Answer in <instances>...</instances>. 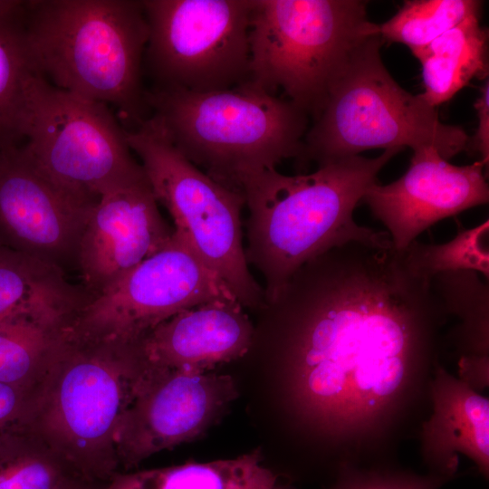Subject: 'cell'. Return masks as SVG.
I'll return each instance as SVG.
<instances>
[{
	"label": "cell",
	"instance_id": "cell-1",
	"mask_svg": "<svg viewBox=\"0 0 489 489\" xmlns=\"http://www.w3.org/2000/svg\"><path fill=\"white\" fill-rule=\"evenodd\" d=\"M258 311L271 325L286 412L337 471L388 465L417 436L448 316L392 244L334 247Z\"/></svg>",
	"mask_w": 489,
	"mask_h": 489
},
{
	"label": "cell",
	"instance_id": "cell-2",
	"mask_svg": "<svg viewBox=\"0 0 489 489\" xmlns=\"http://www.w3.org/2000/svg\"><path fill=\"white\" fill-rule=\"evenodd\" d=\"M400 150L388 149L373 158L347 157L310 174L269 169L243 182L248 210L245 258L263 278L264 302L274 298L301 266L334 247L350 242L392 244L387 232L358 225L353 211Z\"/></svg>",
	"mask_w": 489,
	"mask_h": 489
},
{
	"label": "cell",
	"instance_id": "cell-3",
	"mask_svg": "<svg viewBox=\"0 0 489 489\" xmlns=\"http://www.w3.org/2000/svg\"><path fill=\"white\" fill-rule=\"evenodd\" d=\"M145 368L139 341L88 336L67 326L24 427L80 479L103 485L119 472L116 433Z\"/></svg>",
	"mask_w": 489,
	"mask_h": 489
},
{
	"label": "cell",
	"instance_id": "cell-4",
	"mask_svg": "<svg viewBox=\"0 0 489 489\" xmlns=\"http://www.w3.org/2000/svg\"><path fill=\"white\" fill-rule=\"evenodd\" d=\"M148 39L142 0L26 1L34 72L61 90L112 106L126 130L149 116L142 82Z\"/></svg>",
	"mask_w": 489,
	"mask_h": 489
},
{
	"label": "cell",
	"instance_id": "cell-5",
	"mask_svg": "<svg viewBox=\"0 0 489 489\" xmlns=\"http://www.w3.org/2000/svg\"><path fill=\"white\" fill-rule=\"evenodd\" d=\"M146 101L149 118L177 150L241 194L249 177L302 158L309 116L248 81L210 92L149 89Z\"/></svg>",
	"mask_w": 489,
	"mask_h": 489
},
{
	"label": "cell",
	"instance_id": "cell-6",
	"mask_svg": "<svg viewBox=\"0 0 489 489\" xmlns=\"http://www.w3.org/2000/svg\"><path fill=\"white\" fill-rule=\"evenodd\" d=\"M361 0H253L248 82L316 119L358 52L379 35Z\"/></svg>",
	"mask_w": 489,
	"mask_h": 489
},
{
	"label": "cell",
	"instance_id": "cell-7",
	"mask_svg": "<svg viewBox=\"0 0 489 489\" xmlns=\"http://www.w3.org/2000/svg\"><path fill=\"white\" fill-rule=\"evenodd\" d=\"M384 41L370 39L331 88L303 139L302 159L322 166L373 149L432 147L449 160L469 149L458 126L442 122L437 109L404 90L381 57Z\"/></svg>",
	"mask_w": 489,
	"mask_h": 489
},
{
	"label": "cell",
	"instance_id": "cell-8",
	"mask_svg": "<svg viewBox=\"0 0 489 489\" xmlns=\"http://www.w3.org/2000/svg\"><path fill=\"white\" fill-rule=\"evenodd\" d=\"M23 133L22 149L32 163L84 203L95 205L105 193L146 177L110 107L35 73L28 84Z\"/></svg>",
	"mask_w": 489,
	"mask_h": 489
},
{
	"label": "cell",
	"instance_id": "cell-9",
	"mask_svg": "<svg viewBox=\"0 0 489 489\" xmlns=\"http://www.w3.org/2000/svg\"><path fill=\"white\" fill-rule=\"evenodd\" d=\"M158 203L170 214L197 254L245 308L258 311L264 294L247 264L241 193L214 180L187 159L150 118L126 130Z\"/></svg>",
	"mask_w": 489,
	"mask_h": 489
},
{
	"label": "cell",
	"instance_id": "cell-10",
	"mask_svg": "<svg viewBox=\"0 0 489 489\" xmlns=\"http://www.w3.org/2000/svg\"><path fill=\"white\" fill-rule=\"evenodd\" d=\"M151 89L210 92L248 81L253 0H142Z\"/></svg>",
	"mask_w": 489,
	"mask_h": 489
},
{
	"label": "cell",
	"instance_id": "cell-11",
	"mask_svg": "<svg viewBox=\"0 0 489 489\" xmlns=\"http://www.w3.org/2000/svg\"><path fill=\"white\" fill-rule=\"evenodd\" d=\"M234 297L174 228L168 244L94 297L69 327L93 337L139 341L158 324L198 304Z\"/></svg>",
	"mask_w": 489,
	"mask_h": 489
},
{
	"label": "cell",
	"instance_id": "cell-12",
	"mask_svg": "<svg viewBox=\"0 0 489 489\" xmlns=\"http://www.w3.org/2000/svg\"><path fill=\"white\" fill-rule=\"evenodd\" d=\"M237 396L230 375L147 365L116 433L120 465L136 467L155 453L201 436Z\"/></svg>",
	"mask_w": 489,
	"mask_h": 489
},
{
	"label": "cell",
	"instance_id": "cell-13",
	"mask_svg": "<svg viewBox=\"0 0 489 489\" xmlns=\"http://www.w3.org/2000/svg\"><path fill=\"white\" fill-rule=\"evenodd\" d=\"M94 206L56 186L22 147L0 150V245L63 271L77 266L80 243Z\"/></svg>",
	"mask_w": 489,
	"mask_h": 489
},
{
	"label": "cell",
	"instance_id": "cell-14",
	"mask_svg": "<svg viewBox=\"0 0 489 489\" xmlns=\"http://www.w3.org/2000/svg\"><path fill=\"white\" fill-rule=\"evenodd\" d=\"M484 166L476 161L455 166L432 147L413 150L407 172L388 185L378 183L364 200L401 251L435 223L488 203Z\"/></svg>",
	"mask_w": 489,
	"mask_h": 489
},
{
	"label": "cell",
	"instance_id": "cell-15",
	"mask_svg": "<svg viewBox=\"0 0 489 489\" xmlns=\"http://www.w3.org/2000/svg\"><path fill=\"white\" fill-rule=\"evenodd\" d=\"M147 176L102 195L78 253L82 286L93 298L163 248L174 229L164 220Z\"/></svg>",
	"mask_w": 489,
	"mask_h": 489
},
{
	"label": "cell",
	"instance_id": "cell-16",
	"mask_svg": "<svg viewBox=\"0 0 489 489\" xmlns=\"http://www.w3.org/2000/svg\"><path fill=\"white\" fill-rule=\"evenodd\" d=\"M234 297L212 300L185 310L139 340L146 364L158 369L208 372L246 355L254 325Z\"/></svg>",
	"mask_w": 489,
	"mask_h": 489
},
{
	"label": "cell",
	"instance_id": "cell-17",
	"mask_svg": "<svg viewBox=\"0 0 489 489\" xmlns=\"http://www.w3.org/2000/svg\"><path fill=\"white\" fill-rule=\"evenodd\" d=\"M431 410L417 436L429 473L446 479L458 466V454L468 456L489 475V400L449 373L439 360L429 388Z\"/></svg>",
	"mask_w": 489,
	"mask_h": 489
},
{
	"label": "cell",
	"instance_id": "cell-18",
	"mask_svg": "<svg viewBox=\"0 0 489 489\" xmlns=\"http://www.w3.org/2000/svg\"><path fill=\"white\" fill-rule=\"evenodd\" d=\"M92 299L59 266L0 245V320L28 315L71 324Z\"/></svg>",
	"mask_w": 489,
	"mask_h": 489
},
{
	"label": "cell",
	"instance_id": "cell-19",
	"mask_svg": "<svg viewBox=\"0 0 489 489\" xmlns=\"http://www.w3.org/2000/svg\"><path fill=\"white\" fill-rule=\"evenodd\" d=\"M263 460L257 448L233 459L118 472L98 489H294Z\"/></svg>",
	"mask_w": 489,
	"mask_h": 489
},
{
	"label": "cell",
	"instance_id": "cell-20",
	"mask_svg": "<svg viewBox=\"0 0 489 489\" xmlns=\"http://www.w3.org/2000/svg\"><path fill=\"white\" fill-rule=\"evenodd\" d=\"M480 13L469 15L438 38L412 54L422 68V98L437 108L473 78L488 75L487 32Z\"/></svg>",
	"mask_w": 489,
	"mask_h": 489
},
{
	"label": "cell",
	"instance_id": "cell-21",
	"mask_svg": "<svg viewBox=\"0 0 489 489\" xmlns=\"http://www.w3.org/2000/svg\"><path fill=\"white\" fill-rule=\"evenodd\" d=\"M25 24L26 1L0 0V150L24 139L28 84L34 74Z\"/></svg>",
	"mask_w": 489,
	"mask_h": 489
},
{
	"label": "cell",
	"instance_id": "cell-22",
	"mask_svg": "<svg viewBox=\"0 0 489 489\" xmlns=\"http://www.w3.org/2000/svg\"><path fill=\"white\" fill-rule=\"evenodd\" d=\"M67 326L28 315L0 320V382L38 388Z\"/></svg>",
	"mask_w": 489,
	"mask_h": 489
},
{
	"label": "cell",
	"instance_id": "cell-23",
	"mask_svg": "<svg viewBox=\"0 0 489 489\" xmlns=\"http://www.w3.org/2000/svg\"><path fill=\"white\" fill-rule=\"evenodd\" d=\"M431 285L447 316L459 324L449 333L458 359H489V288L478 273L460 271L434 277Z\"/></svg>",
	"mask_w": 489,
	"mask_h": 489
},
{
	"label": "cell",
	"instance_id": "cell-24",
	"mask_svg": "<svg viewBox=\"0 0 489 489\" xmlns=\"http://www.w3.org/2000/svg\"><path fill=\"white\" fill-rule=\"evenodd\" d=\"M90 484L24 426L0 438V489H75Z\"/></svg>",
	"mask_w": 489,
	"mask_h": 489
},
{
	"label": "cell",
	"instance_id": "cell-25",
	"mask_svg": "<svg viewBox=\"0 0 489 489\" xmlns=\"http://www.w3.org/2000/svg\"><path fill=\"white\" fill-rule=\"evenodd\" d=\"M476 0H410L390 19L379 24L384 42L399 43L415 53L460 24L480 13Z\"/></svg>",
	"mask_w": 489,
	"mask_h": 489
},
{
	"label": "cell",
	"instance_id": "cell-26",
	"mask_svg": "<svg viewBox=\"0 0 489 489\" xmlns=\"http://www.w3.org/2000/svg\"><path fill=\"white\" fill-rule=\"evenodd\" d=\"M489 222L461 229L450 241L427 244L413 241L399 251L409 271L424 280L442 273L471 271L489 278Z\"/></svg>",
	"mask_w": 489,
	"mask_h": 489
},
{
	"label": "cell",
	"instance_id": "cell-27",
	"mask_svg": "<svg viewBox=\"0 0 489 489\" xmlns=\"http://www.w3.org/2000/svg\"><path fill=\"white\" fill-rule=\"evenodd\" d=\"M329 489H439L448 479L428 474L417 475L391 469L388 465L375 466H343Z\"/></svg>",
	"mask_w": 489,
	"mask_h": 489
},
{
	"label": "cell",
	"instance_id": "cell-28",
	"mask_svg": "<svg viewBox=\"0 0 489 489\" xmlns=\"http://www.w3.org/2000/svg\"><path fill=\"white\" fill-rule=\"evenodd\" d=\"M39 388H25L0 382V438L24 425Z\"/></svg>",
	"mask_w": 489,
	"mask_h": 489
},
{
	"label": "cell",
	"instance_id": "cell-29",
	"mask_svg": "<svg viewBox=\"0 0 489 489\" xmlns=\"http://www.w3.org/2000/svg\"><path fill=\"white\" fill-rule=\"evenodd\" d=\"M477 112L478 125L476 131L470 139L469 149L480 154V162L485 167L489 161V82L486 79L479 98L475 103Z\"/></svg>",
	"mask_w": 489,
	"mask_h": 489
},
{
	"label": "cell",
	"instance_id": "cell-30",
	"mask_svg": "<svg viewBox=\"0 0 489 489\" xmlns=\"http://www.w3.org/2000/svg\"><path fill=\"white\" fill-rule=\"evenodd\" d=\"M100 486L92 484H83L75 489H98Z\"/></svg>",
	"mask_w": 489,
	"mask_h": 489
}]
</instances>
